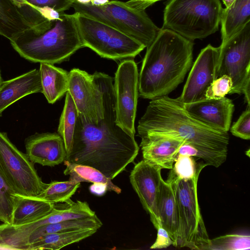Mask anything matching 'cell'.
Segmentation results:
<instances>
[{
	"instance_id": "obj_1",
	"label": "cell",
	"mask_w": 250,
	"mask_h": 250,
	"mask_svg": "<svg viewBox=\"0 0 250 250\" xmlns=\"http://www.w3.org/2000/svg\"><path fill=\"white\" fill-rule=\"evenodd\" d=\"M92 75L102 93L103 117L92 123L78 116L72 148L64 161L93 167L112 180L134 161L139 147L134 136L117 123L113 78L102 72Z\"/></svg>"
},
{
	"instance_id": "obj_2",
	"label": "cell",
	"mask_w": 250,
	"mask_h": 250,
	"mask_svg": "<svg viewBox=\"0 0 250 250\" xmlns=\"http://www.w3.org/2000/svg\"><path fill=\"white\" fill-rule=\"evenodd\" d=\"M140 137L167 135L195 147L207 166L218 167L226 160L229 135L199 121L186 110L184 104L167 96L151 100L137 127Z\"/></svg>"
},
{
	"instance_id": "obj_3",
	"label": "cell",
	"mask_w": 250,
	"mask_h": 250,
	"mask_svg": "<svg viewBox=\"0 0 250 250\" xmlns=\"http://www.w3.org/2000/svg\"><path fill=\"white\" fill-rule=\"evenodd\" d=\"M193 43L162 28L146 51L139 73V95L152 100L167 96L181 83L192 63Z\"/></svg>"
},
{
	"instance_id": "obj_4",
	"label": "cell",
	"mask_w": 250,
	"mask_h": 250,
	"mask_svg": "<svg viewBox=\"0 0 250 250\" xmlns=\"http://www.w3.org/2000/svg\"><path fill=\"white\" fill-rule=\"evenodd\" d=\"M14 49L32 62L59 63L83 47L75 13H61L46 22L25 31L10 41Z\"/></svg>"
},
{
	"instance_id": "obj_5",
	"label": "cell",
	"mask_w": 250,
	"mask_h": 250,
	"mask_svg": "<svg viewBox=\"0 0 250 250\" xmlns=\"http://www.w3.org/2000/svg\"><path fill=\"white\" fill-rule=\"evenodd\" d=\"M223 9L220 0H170L162 28L191 41L204 39L218 30Z\"/></svg>"
},
{
	"instance_id": "obj_6",
	"label": "cell",
	"mask_w": 250,
	"mask_h": 250,
	"mask_svg": "<svg viewBox=\"0 0 250 250\" xmlns=\"http://www.w3.org/2000/svg\"><path fill=\"white\" fill-rule=\"evenodd\" d=\"M200 172L188 180L168 174L166 182L173 189L179 215L177 247L208 250L210 239L205 227L197 198V182Z\"/></svg>"
},
{
	"instance_id": "obj_7",
	"label": "cell",
	"mask_w": 250,
	"mask_h": 250,
	"mask_svg": "<svg viewBox=\"0 0 250 250\" xmlns=\"http://www.w3.org/2000/svg\"><path fill=\"white\" fill-rule=\"evenodd\" d=\"M75 12L104 22L132 37L148 46L160 28L149 18L145 10L128 6L125 2L109 0L102 5L83 4L74 2Z\"/></svg>"
},
{
	"instance_id": "obj_8",
	"label": "cell",
	"mask_w": 250,
	"mask_h": 250,
	"mask_svg": "<svg viewBox=\"0 0 250 250\" xmlns=\"http://www.w3.org/2000/svg\"><path fill=\"white\" fill-rule=\"evenodd\" d=\"M75 13L83 47L102 58L113 60L133 58L146 47L137 40L104 22Z\"/></svg>"
},
{
	"instance_id": "obj_9",
	"label": "cell",
	"mask_w": 250,
	"mask_h": 250,
	"mask_svg": "<svg viewBox=\"0 0 250 250\" xmlns=\"http://www.w3.org/2000/svg\"><path fill=\"white\" fill-rule=\"evenodd\" d=\"M0 172L14 191L20 195L36 197L47 185L26 154L12 143L6 132L0 131Z\"/></svg>"
},
{
	"instance_id": "obj_10",
	"label": "cell",
	"mask_w": 250,
	"mask_h": 250,
	"mask_svg": "<svg viewBox=\"0 0 250 250\" xmlns=\"http://www.w3.org/2000/svg\"><path fill=\"white\" fill-rule=\"evenodd\" d=\"M219 48L217 78L229 77L232 82L229 94H240L250 81V21Z\"/></svg>"
},
{
	"instance_id": "obj_11",
	"label": "cell",
	"mask_w": 250,
	"mask_h": 250,
	"mask_svg": "<svg viewBox=\"0 0 250 250\" xmlns=\"http://www.w3.org/2000/svg\"><path fill=\"white\" fill-rule=\"evenodd\" d=\"M138 84L139 72L136 63L131 58L123 60L118 67L113 83L116 121L133 136L135 134Z\"/></svg>"
},
{
	"instance_id": "obj_12",
	"label": "cell",
	"mask_w": 250,
	"mask_h": 250,
	"mask_svg": "<svg viewBox=\"0 0 250 250\" xmlns=\"http://www.w3.org/2000/svg\"><path fill=\"white\" fill-rule=\"evenodd\" d=\"M219 47L208 44L203 48L193 64L182 92L177 99L189 104L205 98L206 92L217 78Z\"/></svg>"
},
{
	"instance_id": "obj_13",
	"label": "cell",
	"mask_w": 250,
	"mask_h": 250,
	"mask_svg": "<svg viewBox=\"0 0 250 250\" xmlns=\"http://www.w3.org/2000/svg\"><path fill=\"white\" fill-rule=\"evenodd\" d=\"M68 91L79 117L92 123H97L102 118V93L92 75L78 68L72 69L69 72Z\"/></svg>"
},
{
	"instance_id": "obj_14",
	"label": "cell",
	"mask_w": 250,
	"mask_h": 250,
	"mask_svg": "<svg viewBox=\"0 0 250 250\" xmlns=\"http://www.w3.org/2000/svg\"><path fill=\"white\" fill-rule=\"evenodd\" d=\"M162 169L159 166L143 159L135 165L129 175L133 188L157 229L161 226L158 203L162 179Z\"/></svg>"
},
{
	"instance_id": "obj_15",
	"label": "cell",
	"mask_w": 250,
	"mask_h": 250,
	"mask_svg": "<svg viewBox=\"0 0 250 250\" xmlns=\"http://www.w3.org/2000/svg\"><path fill=\"white\" fill-rule=\"evenodd\" d=\"M51 19L43 10L13 0H0V35L13 41L25 31Z\"/></svg>"
},
{
	"instance_id": "obj_16",
	"label": "cell",
	"mask_w": 250,
	"mask_h": 250,
	"mask_svg": "<svg viewBox=\"0 0 250 250\" xmlns=\"http://www.w3.org/2000/svg\"><path fill=\"white\" fill-rule=\"evenodd\" d=\"M184 106L189 114L206 125L223 132H228L230 129L234 106L232 101L226 97L205 98L184 104Z\"/></svg>"
},
{
	"instance_id": "obj_17",
	"label": "cell",
	"mask_w": 250,
	"mask_h": 250,
	"mask_svg": "<svg viewBox=\"0 0 250 250\" xmlns=\"http://www.w3.org/2000/svg\"><path fill=\"white\" fill-rule=\"evenodd\" d=\"M29 160L42 166L54 167L65 160L67 152L62 137L57 133H36L25 140Z\"/></svg>"
},
{
	"instance_id": "obj_18",
	"label": "cell",
	"mask_w": 250,
	"mask_h": 250,
	"mask_svg": "<svg viewBox=\"0 0 250 250\" xmlns=\"http://www.w3.org/2000/svg\"><path fill=\"white\" fill-rule=\"evenodd\" d=\"M140 147L144 160L171 169L178 154L180 146L185 143L172 136L152 134L141 137Z\"/></svg>"
},
{
	"instance_id": "obj_19",
	"label": "cell",
	"mask_w": 250,
	"mask_h": 250,
	"mask_svg": "<svg viewBox=\"0 0 250 250\" xmlns=\"http://www.w3.org/2000/svg\"><path fill=\"white\" fill-rule=\"evenodd\" d=\"M42 92L40 72L37 69L2 81L0 85V117L4 110L21 98Z\"/></svg>"
},
{
	"instance_id": "obj_20",
	"label": "cell",
	"mask_w": 250,
	"mask_h": 250,
	"mask_svg": "<svg viewBox=\"0 0 250 250\" xmlns=\"http://www.w3.org/2000/svg\"><path fill=\"white\" fill-rule=\"evenodd\" d=\"M158 212L161 226L168 233L177 247L179 231V215L176 200L169 184L163 179L161 182Z\"/></svg>"
},
{
	"instance_id": "obj_21",
	"label": "cell",
	"mask_w": 250,
	"mask_h": 250,
	"mask_svg": "<svg viewBox=\"0 0 250 250\" xmlns=\"http://www.w3.org/2000/svg\"><path fill=\"white\" fill-rule=\"evenodd\" d=\"M39 70L42 93L47 102L53 104L68 91L69 72L47 63H40Z\"/></svg>"
},
{
	"instance_id": "obj_22",
	"label": "cell",
	"mask_w": 250,
	"mask_h": 250,
	"mask_svg": "<svg viewBox=\"0 0 250 250\" xmlns=\"http://www.w3.org/2000/svg\"><path fill=\"white\" fill-rule=\"evenodd\" d=\"M55 207V204L36 197L16 193L11 225H21L43 217L51 212Z\"/></svg>"
},
{
	"instance_id": "obj_23",
	"label": "cell",
	"mask_w": 250,
	"mask_h": 250,
	"mask_svg": "<svg viewBox=\"0 0 250 250\" xmlns=\"http://www.w3.org/2000/svg\"><path fill=\"white\" fill-rule=\"evenodd\" d=\"M250 21V0H235L229 7L223 9L220 21L222 42Z\"/></svg>"
},
{
	"instance_id": "obj_24",
	"label": "cell",
	"mask_w": 250,
	"mask_h": 250,
	"mask_svg": "<svg viewBox=\"0 0 250 250\" xmlns=\"http://www.w3.org/2000/svg\"><path fill=\"white\" fill-rule=\"evenodd\" d=\"M102 225V222L97 215L89 218L71 219L46 224L38 228L30 234L23 250H25L29 244L49 234L83 229L98 230Z\"/></svg>"
},
{
	"instance_id": "obj_25",
	"label": "cell",
	"mask_w": 250,
	"mask_h": 250,
	"mask_svg": "<svg viewBox=\"0 0 250 250\" xmlns=\"http://www.w3.org/2000/svg\"><path fill=\"white\" fill-rule=\"evenodd\" d=\"M97 230L83 229L49 234L29 244L25 250H59L91 236Z\"/></svg>"
},
{
	"instance_id": "obj_26",
	"label": "cell",
	"mask_w": 250,
	"mask_h": 250,
	"mask_svg": "<svg viewBox=\"0 0 250 250\" xmlns=\"http://www.w3.org/2000/svg\"><path fill=\"white\" fill-rule=\"evenodd\" d=\"M65 169L63 173L69 175V180L81 183L82 182L100 184L106 186L107 191H114L118 194L121 192V188L114 185L111 179L106 177L97 169L86 165L69 163L64 161Z\"/></svg>"
},
{
	"instance_id": "obj_27",
	"label": "cell",
	"mask_w": 250,
	"mask_h": 250,
	"mask_svg": "<svg viewBox=\"0 0 250 250\" xmlns=\"http://www.w3.org/2000/svg\"><path fill=\"white\" fill-rule=\"evenodd\" d=\"M78 116V111L75 103L70 93L67 91L58 129V133L63 140L67 155L69 154L72 148Z\"/></svg>"
},
{
	"instance_id": "obj_28",
	"label": "cell",
	"mask_w": 250,
	"mask_h": 250,
	"mask_svg": "<svg viewBox=\"0 0 250 250\" xmlns=\"http://www.w3.org/2000/svg\"><path fill=\"white\" fill-rule=\"evenodd\" d=\"M81 186V183L72 180L66 181H52L36 196L52 204L69 203L70 198Z\"/></svg>"
},
{
	"instance_id": "obj_29",
	"label": "cell",
	"mask_w": 250,
	"mask_h": 250,
	"mask_svg": "<svg viewBox=\"0 0 250 250\" xmlns=\"http://www.w3.org/2000/svg\"><path fill=\"white\" fill-rule=\"evenodd\" d=\"M207 166L204 161L197 164L193 157L178 154L169 173L180 179L188 180Z\"/></svg>"
},
{
	"instance_id": "obj_30",
	"label": "cell",
	"mask_w": 250,
	"mask_h": 250,
	"mask_svg": "<svg viewBox=\"0 0 250 250\" xmlns=\"http://www.w3.org/2000/svg\"><path fill=\"white\" fill-rule=\"evenodd\" d=\"M16 194L0 172V221L3 223L12 224Z\"/></svg>"
},
{
	"instance_id": "obj_31",
	"label": "cell",
	"mask_w": 250,
	"mask_h": 250,
	"mask_svg": "<svg viewBox=\"0 0 250 250\" xmlns=\"http://www.w3.org/2000/svg\"><path fill=\"white\" fill-rule=\"evenodd\" d=\"M250 236L227 234L210 239L208 250H250Z\"/></svg>"
},
{
	"instance_id": "obj_32",
	"label": "cell",
	"mask_w": 250,
	"mask_h": 250,
	"mask_svg": "<svg viewBox=\"0 0 250 250\" xmlns=\"http://www.w3.org/2000/svg\"><path fill=\"white\" fill-rule=\"evenodd\" d=\"M232 87L231 79L223 75L214 80L209 86L205 93V98L218 99L229 94Z\"/></svg>"
},
{
	"instance_id": "obj_33",
	"label": "cell",
	"mask_w": 250,
	"mask_h": 250,
	"mask_svg": "<svg viewBox=\"0 0 250 250\" xmlns=\"http://www.w3.org/2000/svg\"><path fill=\"white\" fill-rule=\"evenodd\" d=\"M32 7L38 9L48 8L58 13L64 12L71 6L75 0H24Z\"/></svg>"
},
{
	"instance_id": "obj_34",
	"label": "cell",
	"mask_w": 250,
	"mask_h": 250,
	"mask_svg": "<svg viewBox=\"0 0 250 250\" xmlns=\"http://www.w3.org/2000/svg\"><path fill=\"white\" fill-rule=\"evenodd\" d=\"M230 132L235 136L244 140L250 139V109H247L240 115L230 128Z\"/></svg>"
},
{
	"instance_id": "obj_35",
	"label": "cell",
	"mask_w": 250,
	"mask_h": 250,
	"mask_svg": "<svg viewBox=\"0 0 250 250\" xmlns=\"http://www.w3.org/2000/svg\"><path fill=\"white\" fill-rule=\"evenodd\" d=\"M157 237L154 243L150 247V249L166 248L173 244L167 231L162 226L157 229Z\"/></svg>"
},
{
	"instance_id": "obj_36",
	"label": "cell",
	"mask_w": 250,
	"mask_h": 250,
	"mask_svg": "<svg viewBox=\"0 0 250 250\" xmlns=\"http://www.w3.org/2000/svg\"><path fill=\"white\" fill-rule=\"evenodd\" d=\"M161 0H130L125 2L131 7L138 10H145L148 7Z\"/></svg>"
},
{
	"instance_id": "obj_37",
	"label": "cell",
	"mask_w": 250,
	"mask_h": 250,
	"mask_svg": "<svg viewBox=\"0 0 250 250\" xmlns=\"http://www.w3.org/2000/svg\"><path fill=\"white\" fill-rule=\"evenodd\" d=\"M178 154L196 157L201 158V156L198 150L193 146L184 143L180 147Z\"/></svg>"
},
{
	"instance_id": "obj_38",
	"label": "cell",
	"mask_w": 250,
	"mask_h": 250,
	"mask_svg": "<svg viewBox=\"0 0 250 250\" xmlns=\"http://www.w3.org/2000/svg\"><path fill=\"white\" fill-rule=\"evenodd\" d=\"M90 189L93 193L101 195L107 191V187L105 185L100 184H94L90 186Z\"/></svg>"
},
{
	"instance_id": "obj_39",
	"label": "cell",
	"mask_w": 250,
	"mask_h": 250,
	"mask_svg": "<svg viewBox=\"0 0 250 250\" xmlns=\"http://www.w3.org/2000/svg\"><path fill=\"white\" fill-rule=\"evenodd\" d=\"M109 0H75V2L83 4L102 5L108 2Z\"/></svg>"
},
{
	"instance_id": "obj_40",
	"label": "cell",
	"mask_w": 250,
	"mask_h": 250,
	"mask_svg": "<svg viewBox=\"0 0 250 250\" xmlns=\"http://www.w3.org/2000/svg\"><path fill=\"white\" fill-rule=\"evenodd\" d=\"M245 96V101L247 104L248 106H250V81L248 82L245 85L243 93Z\"/></svg>"
},
{
	"instance_id": "obj_41",
	"label": "cell",
	"mask_w": 250,
	"mask_h": 250,
	"mask_svg": "<svg viewBox=\"0 0 250 250\" xmlns=\"http://www.w3.org/2000/svg\"><path fill=\"white\" fill-rule=\"evenodd\" d=\"M235 0H222L226 8L229 7L234 1Z\"/></svg>"
},
{
	"instance_id": "obj_42",
	"label": "cell",
	"mask_w": 250,
	"mask_h": 250,
	"mask_svg": "<svg viewBox=\"0 0 250 250\" xmlns=\"http://www.w3.org/2000/svg\"><path fill=\"white\" fill-rule=\"evenodd\" d=\"M14 1H15L16 2L19 3V4H21V5H28V4H26L25 2H24V0H13Z\"/></svg>"
},
{
	"instance_id": "obj_43",
	"label": "cell",
	"mask_w": 250,
	"mask_h": 250,
	"mask_svg": "<svg viewBox=\"0 0 250 250\" xmlns=\"http://www.w3.org/2000/svg\"><path fill=\"white\" fill-rule=\"evenodd\" d=\"M0 250H12V249L9 247L0 244Z\"/></svg>"
},
{
	"instance_id": "obj_44",
	"label": "cell",
	"mask_w": 250,
	"mask_h": 250,
	"mask_svg": "<svg viewBox=\"0 0 250 250\" xmlns=\"http://www.w3.org/2000/svg\"><path fill=\"white\" fill-rule=\"evenodd\" d=\"M2 81H2L1 74V71H0V85L1 83H2Z\"/></svg>"
}]
</instances>
